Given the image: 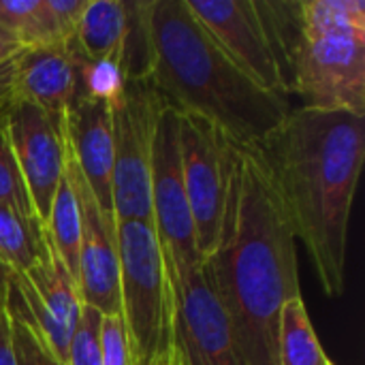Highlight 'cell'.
Returning <instances> with one entry per match:
<instances>
[{
  "mask_svg": "<svg viewBox=\"0 0 365 365\" xmlns=\"http://www.w3.org/2000/svg\"><path fill=\"white\" fill-rule=\"evenodd\" d=\"M242 365L278 364L282 306L302 297L295 235L257 145L231 141L218 240L203 259Z\"/></svg>",
  "mask_w": 365,
  "mask_h": 365,
  "instance_id": "6da1fadb",
  "label": "cell"
},
{
  "mask_svg": "<svg viewBox=\"0 0 365 365\" xmlns=\"http://www.w3.org/2000/svg\"><path fill=\"white\" fill-rule=\"evenodd\" d=\"M257 150L325 295L340 297L351 210L365 158V118L299 107Z\"/></svg>",
  "mask_w": 365,
  "mask_h": 365,
  "instance_id": "7a4b0ae2",
  "label": "cell"
},
{
  "mask_svg": "<svg viewBox=\"0 0 365 365\" xmlns=\"http://www.w3.org/2000/svg\"><path fill=\"white\" fill-rule=\"evenodd\" d=\"M150 83L180 113L214 124L237 145H259L291 111L259 88L210 38L186 0H152Z\"/></svg>",
  "mask_w": 365,
  "mask_h": 365,
  "instance_id": "3957f363",
  "label": "cell"
},
{
  "mask_svg": "<svg viewBox=\"0 0 365 365\" xmlns=\"http://www.w3.org/2000/svg\"><path fill=\"white\" fill-rule=\"evenodd\" d=\"M120 319L130 365H156L173 351L171 289L152 222H118Z\"/></svg>",
  "mask_w": 365,
  "mask_h": 365,
  "instance_id": "277c9868",
  "label": "cell"
},
{
  "mask_svg": "<svg viewBox=\"0 0 365 365\" xmlns=\"http://www.w3.org/2000/svg\"><path fill=\"white\" fill-rule=\"evenodd\" d=\"M284 81L287 94H297L306 109L365 118V32L306 34L299 30Z\"/></svg>",
  "mask_w": 365,
  "mask_h": 365,
  "instance_id": "5b68a950",
  "label": "cell"
},
{
  "mask_svg": "<svg viewBox=\"0 0 365 365\" xmlns=\"http://www.w3.org/2000/svg\"><path fill=\"white\" fill-rule=\"evenodd\" d=\"M163 96L150 79L128 81L124 98L111 109L113 126V216L115 225L124 220L152 222L150 169L152 145Z\"/></svg>",
  "mask_w": 365,
  "mask_h": 365,
  "instance_id": "8992f818",
  "label": "cell"
},
{
  "mask_svg": "<svg viewBox=\"0 0 365 365\" xmlns=\"http://www.w3.org/2000/svg\"><path fill=\"white\" fill-rule=\"evenodd\" d=\"M150 201L152 227L163 252L167 280L199 265L203 259L197 252L195 225L188 207V197L180 158V111L165 103L160 109L150 169Z\"/></svg>",
  "mask_w": 365,
  "mask_h": 365,
  "instance_id": "52a82bcc",
  "label": "cell"
},
{
  "mask_svg": "<svg viewBox=\"0 0 365 365\" xmlns=\"http://www.w3.org/2000/svg\"><path fill=\"white\" fill-rule=\"evenodd\" d=\"M180 158L197 252L205 259L216 246L222 222L231 141L207 120L180 113Z\"/></svg>",
  "mask_w": 365,
  "mask_h": 365,
  "instance_id": "ba28073f",
  "label": "cell"
},
{
  "mask_svg": "<svg viewBox=\"0 0 365 365\" xmlns=\"http://www.w3.org/2000/svg\"><path fill=\"white\" fill-rule=\"evenodd\" d=\"M173 351L180 365H242L205 263L169 278Z\"/></svg>",
  "mask_w": 365,
  "mask_h": 365,
  "instance_id": "9c48e42d",
  "label": "cell"
},
{
  "mask_svg": "<svg viewBox=\"0 0 365 365\" xmlns=\"http://www.w3.org/2000/svg\"><path fill=\"white\" fill-rule=\"evenodd\" d=\"M11 295L19 302L49 351L66 364L83 304L77 282L58 257L45 225L32 267L24 274L11 272Z\"/></svg>",
  "mask_w": 365,
  "mask_h": 365,
  "instance_id": "30bf717a",
  "label": "cell"
},
{
  "mask_svg": "<svg viewBox=\"0 0 365 365\" xmlns=\"http://www.w3.org/2000/svg\"><path fill=\"white\" fill-rule=\"evenodd\" d=\"M220 51L259 88L284 96V79L257 0H186Z\"/></svg>",
  "mask_w": 365,
  "mask_h": 365,
  "instance_id": "8fae6325",
  "label": "cell"
},
{
  "mask_svg": "<svg viewBox=\"0 0 365 365\" xmlns=\"http://www.w3.org/2000/svg\"><path fill=\"white\" fill-rule=\"evenodd\" d=\"M66 178L73 186L81 220L77 280L81 304L98 310L103 317H120V257L115 218L101 210L68 148Z\"/></svg>",
  "mask_w": 365,
  "mask_h": 365,
  "instance_id": "7c38bea8",
  "label": "cell"
},
{
  "mask_svg": "<svg viewBox=\"0 0 365 365\" xmlns=\"http://www.w3.org/2000/svg\"><path fill=\"white\" fill-rule=\"evenodd\" d=\"M6 128L34 214L45 222L53 195L66 173L64 115L15 98L6 113Z\"/></svg>",
  "mask_w": 365,
  "mask_h": 365,
  "instance_id": "4fadbf2b",
  "label": "cell"
},
{
  "mask_svg": "<svg viewBox=\"0 0 365 365\" xmlns=\"http://www.w3.org/2000/svg\"><path fill=\"white\" fill-rule=\"evenodd\" d=\"M64 130L66 148L88 182L96 203L105 214L113 216V126L109 105L103 101L75 96L64 113Z\"/></svg>",
  "mask_w": 365,
  "mask_h": 365,
  "instance_id": "5bb4252c",
  "label": "cell"
},
{
  "mask_svg": "<svg viewBox=\"0 0 365 365\" xmlns=\"http://www.w3.org/2000/svg\"><path fill=\"white\" fill-rule=\"evenodd\" d=\"M77 71L68 45L21 49L15 68V94L49 113L64 115L75 98Z\"/></svg>",
  "mask_w": 365,
  "mask_h": 365,
  "instance_id": "9a60e30c",
  "label": "cell"
},
{
  "mask_svg": "<svg viewBox=\"0 0 365 365\" xmlns=\"http://www.w3.org/2000/svg\"><path fill=\"white\" fill-rule=\"evenodd\" d=\"M124 34L126 2L88 0L68 47L86 60H113L120 64Z\"/></svg>",
  "mask_w": 365,
  "mask_h": 365,
  "instance_id": "2e32d148",
  "label": "cell"
},
{
  "mask_svg": "<svg viewBox=\"0 0 365 365\" xmlns=\"http://www.w3.org/2000/svg\"><path fill=\"white\" fill-rule=\"evenodd\" d=\"M278 364L331 365L317 338L302 297H293L282 306L278 327Z\"/></svg>",
  "mask_w": 365,
  "mask_h": 365,
  "instance_id": "e0dca14e",
  "label": "cell"
},
{
  "mask_svg": "<svg viewBox=\"0 0 365 365\" xmlns=\"http://www.w3.org/2000/svg\"><path fill=\"white\" fill-rule=\"evenodd\" d=\"M0 38L17 49L62 45L45 0H0Z\"/></svg>",
  "mask_w": 365,
  "mask_h": 365,
  "instance_id": "ac0fdd59",
  "label": "cell"
},
{
  "mask_svg": "<svg viewBox=\"0 0 365 365\" xmlns=\"http://www.w3.org/2000/svg\"><path fill=\"white\" fill-rule=\"evenodd\" d=\"M45 229L51 237V244L58 252V257L62 259L64 267L68 269V274L73 276V280H79V240H81V220H79V207H77V199L73 192V186L64 173L47 220H45Z\"/></svg>",
  "mask_w": 365,
  "mask_h": 365,
  "instance_id": "d6986e66",
  "label": "cell"
},
{
  "mask_svg": "<svg viewBox=\"0 0 365 365\" xmlns=\"http://www.w3.org/2000/svg\"><path fill=\"white\" fill-rule=\"evenodd\" d=\"M43 225L36 216L0 205V259L13 274H24L38 257Z\"/></svg>",
  "mask_w": 365,
  "mask_h": 365,
  "instance_id": "ffe728a7",
  "label": "cell"
},
{
  "mask_svg": "<svg viewBox=\"0 0 365 365\" xmlns=\"http://www.w3.org/2000/svg\"><path fill=\"white\" fill-rule=\"evenodd\" d=\"M297 21L306 34L365 32V4L361 0H302Z\"/></svg>",
  "mask_w": 365,
  "mask_h": 365,
  "instance_id": "44dd1931",
  "label": "cell"
},
{
  "mask_svg": "<svg viewBox=\"0 0 365 365\" xmlns=\"http://www.w3.org/2000/svg\"><path fill=\"white\" fill-rule=\"evenodd\" d=\"M150 4L152 0L126 2V34L120 56V68L128 81L148 79L152 73Z\"/></svg>",
  "mask_w": 365,
  "mask_h": 365,
  "instance_id": "7402d4cb",
  "label": "cell"
},
{
  "mask_svg": "<svg viewBox=\"0 0 365 365\" xmlns=\"http://www.w3.org/2000/svg\"><path fill=\"white\" fill-rule=\"evenodd\" d=\"M73 58L77 71L75 96L103 101L109 105V109L120 105L128 83L120 64L113 60H86L77 53H73Z\"/></svg>",
  "mask_w": 365,
  "mask_h": 365,
  "instance_id": "603a6c76",
  "label": "cell"
},
{
  "mask_svg": "<svg viewBox=\"0 0 365 365\" xmlns=\"http://www.w3.org/2000/svg\"><path fill=\"white\" fill-rule=\"evenodd\" d=\"M6 317L11 323V346H13L15 365H66L49 351V346L43 342L38 331L21 310L19 302L11 295V291H9Z\"/></svg>",
  "mask_w": 365,
  "mask_h": 365,
  "instance_id": "cb8c5ba5",
  "label": "cell"
},
{
  "mask_svg": "<svg viewBox=\"0 0 365 365\" xmlns=\"http://www.w3.org/2000/svg\"><path fill=\"white\" fill-rule=\"evenodd\" d=\"M6 113L0 115V205H9L17 212L36 216L30 195H28V188H26V182H24V175L19 171L17 158L11 148Z\"/></svg>",
  "mask_w": 365,
  "mask_h": 365,
  "instance_id": "d4e9b609",
  "label": "cell"
},
{
  "mask_svg": "<svg viewBox=\"0 0 365 365\" xmlns=\"http://www.w3.org/2000/svg\"><path fill=\"white\" fill-rule=\"evenodd\" d=\"M101 323L103 314L90 306L81 308L77 329L68 346L66 365H103L101 359Z\"/></svg>",
  "mask_w": 365,
  "mask_h": 365,
  "instance_id": "484cf974",
  "label": "cell"
},
{
  "mask_svg": "<svg viewBox=\"0 0 365 365\" xmlns=\"http://www.w3.org/2000/svg\"><path fill=\"white\" fill-rule=\"evenodd\" d=\"M101 359H103V365H130L126 334H124V325L120 317H103Z\"/></svg>",
  "mask_w": 365,
  "mask_h": 365,
  "instance_id": "4316f807",
  "label": "cell"
},
{
  "mask_svg": "<svg viewBox=\"0 0 365 365\" xmlns=\"http://www.w3.org/2000/svg\"><path fill=\"white\" fill-rule=\"evenodd\" d=\"M86 4H88V0H45L56 36L62 45H68L73 41L75 28L79 24V17H81Z\"/></svg>",
  "mask_w": 365,
  "mask_h": 365,
  "instance_id": "83f0119b",
  "label": "cell"
},
{
  "mask_svg": "<svg viewBox=\"0 0 365 365\" xmlns=\"http://www.w3.org/2000/svg\"><path fill=\"white\" fill-rule=\"evenodd\" d=\"M19 56V53H17ZM17 56L9 62L0 64V115H4L11 105L15 103V68H17Z\"/></svg>",
  "mask_w": 365,
  "mask_h": 365,
  "instance_id": "f1b7e54d",
  "label": "cell"
},
{
  "mask_svg": "<svg viewBox=\"0 0 365 365\" xmlns=\"http://www.w3.org/2000/svg\"><path fill=\"white\" fill-rule=\"evenodd\" d=\"M0 365H15L11 346V323L6 312H0Z\"/></svg>",
  "mask_w": 365,
  "mask_h": 365,
  "instance_id": "f546056e",
  "label": "cell"
},
{
  "mask_svg": "<svg viewBox=\"0 0 365 365\" xmlns=\"http://www.w3.org/2000/svg\"><path fill=\"white\" fill-rule=\"evenodd\" d=\"M9 291H11V269L0 259V312H6L9 304Z\"/></svg>",
  "mask_w": 365,
  "mask_h": 365,
  "instance_id": "4dcf8cb0",
  "label": "cell"
},
{
  "mask_svg": "<svg viewBox=\"0 0 365 365\" xmlns=\"http://www.w3.org/2000/svg\"><path fill=\"white\" fill-rule=\"evenodd\" d=\"M21 49H17V47H13V45H9L4 38H0V64H4V62H9L11 58H15L17 53H19Z\"/></svg>",
  "mask_w": 365,
  "mask_h": 365,
  "instance_id": "1f68e13d",
  "label": "cell"
},
{
  "mask_svg": "<svg viewBox=\"0 0 365 365\" xmlns=\"http://www.w3.org/2000/svg\"><path fill=\"white\" fill-rule=\"evenodd\" d=\"M156 365H180L178 364V357H175V351H169L167 355H163V357L156 361Z\"/></svg>",
  "mask_w": 365,
  "mask_h": 365,
  "instance_id": "d6a6232c",
  "label": "cell"
},
{
  "mask_svg": "<svg viewBox=\"0 0 365 365\" xmlns=\"http://www.w3.org/2000/svg\"><path fill=\"white\" fill-rule=\"evenodd\" d=\"M331 365H334V364H331Z\"/></svg>",
  "mask_w": 365,
  "mask_h": 365,
  "instance_id": "836d02e7",
  "label": "cell"
}]
</instances>
